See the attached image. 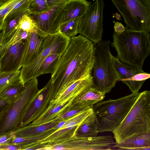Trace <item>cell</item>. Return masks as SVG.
<instances>
[{"label":"cell","instance_id":"6da1fadb","mask_svg":"<svg viewBox=\"0 0 150 150\" xmlns=\"http://www.w3.org/2000/svg\"><path fill=\"white\" fill-rule=\"evenodd\" d=\"M94 46L92 42L82 35L71 38L51 74L52 100L58 98L75 82L91 76Z\"/></svg>","mask_w":150,"mask_h":150},{"label":"cell","instance_id":"7a4b0ae2","mask_svg":"<svg viewBox=\"0 0 150 150\" xmlns=\"http://www.w3.org/2000/svg\"><path fill=\"white\" fill-rule=\"evenodd\" d=\"M112 37L111 45L119 60L131 67L142 69L150 53L149 33L126 29L120 34L114 32Z\"/></svg>","mask_w":150,"mask_h":150},{"label":"cell","instance_id":"3957f363","mask_svg":"<svg viewBox=\"0 0 150 150\" xmlns=\"http://www.w3.org/2000/svg\"><path fill=\"white\" fill-rule=\"evenodd\" d=\"M150 132V92L146 90L140 93L125 118L112 132L116 144Z\"/></svg>","mask_w":150,"mask_h":150},{"label":"cell","instance_id":"277c9868","mask_svg":"<svg viewBox=\"0 0 150 150\" xmlns=\"http://www.w3.org/2000/svg\"><path fill=\"white\" fill-rule=\"evenodd\" d=\"M111 43L107 40L94 45V63L91 74L93 87L105 93L111 91L119 79L114 56L110 52Z\"/></svg>","mask_w":150,"mask_h":150},{"label":"cell","instance_id":"5b68a950","mask_svg":"<svg viewBox=\"0 0 150 150\" xmlns=\"http://www.w3.org/2000/svg\"><path fill=\"white\" fill-rule=\"evenodd\" d=\"M140 93L98 102L93 109L98 123L99 132H113L122 122L139 97Z\"/></svg>","mask_w":150,"mask_h":150},{"label":"cell","instance_id":"8992f818","mask_svg":"<svg viewBox=\"0 0 150 150\" xmlns=\"http://www.w3.org/2000/svg\"><path fill=\"white\" fill-rule=\"evenodd\" d=\"M38 84L37 78L25 83L18 98L0 112V136L21 128L24 115L38 93Z\"/></svg>","mask_w":150,"mask_h":150},{"label":"cell","instance_id":"52a82bcc","mask_svg":"<svg viewBox=\"0 0 150 150\" xmlns=\"http://www.w3.org/2000/svg\"><path fill=\"white\" fill-rule=\"evenodd\" d=\"M122 16L126 28L150 32V0H111Z\"/></svg>","mask_w":150,"mask_h":150},{"label":"cell","instance_id":"ba28073f","mask_svg":"<svg viewBox=\"0 0 150 150\" xmlns=\"http://www.w3.org/2000/svg\"><path fill=\"white\" fill-rule=\"evenodd\" d=\"M70 40L71 38L59 32L45 36L38 56L30 63L22 67L21 81L24 84L25 82L40 76V68L44 59L52 53L62 55L68 46Z\"/></svg>","mask_w":150,"mask_h":150},{"label":"cell","instance_id":"9c48e42d","mask_svg":"<svg viewBox=\"0 0 150 150\" xmlns=\"http://www.w3.org/2000/svg\"><path fill=\"white\" fill-rule=\"evenodd\" d=\"M103 0H96L91 4L80 18L78 31L96 45L102 41L103 33Z\"/></svg>","mask_w":150,"mask_h":150},{"label":"cell","instance_id":"30bf717a","mask_svg":"<svg viewBox=\"0 0 150 150\" xmlns=\"http://www.w3.org/2000/svg\"><path fill=\"white\" fill-rule=\"evenodd\" d=\"M115 144L110 135L88 137L75 136L67 141L49 147L47 150H108L112 149Z\"/></svg>","mask_w":150,"mask_h":150},{"label":"cell","instance_id":"8fae6325","mask_svg":"<svg viewBox=\"0 0 150 150\" xmlns=\"http://www.w3.org/2000/svg\"><path fill=\"white\" fill-rule=\"evenodd\" d=\"M67 0L59 3L44 13L38 15L29 14L35 22L38 34L40 36L44 37L58 32L62 24L64 7Z\"/></svg>","mask_w":150,"mask_h":150},{"label":"cell","instance_id":"7c38bea8","mask_svg":"<svg viewBox=\"0 0 150 150\" xmlns=\"http://www.w3.org/2000/svg\"><path fill=\"white\" fill-rule=\"evenodd\" d=\"M115 66L118 73L119 79L126 84L132 93H138L144 81L150 77V74L142 69L134 67L121 62L114 57Z\"/></svg>","mask_w":150,"mask_h":150},{"label":"cell","instance_id":"4fadbf2b","mask_svg":"<svg viewBox=\"0 0 150 150\" xmlns=\"http://www.w3.org/2000/svg\"><path fill=\"white\" fill-rule=\"evenodd\" d=\"M52 90L50 80L38 93L30 105L21 124V128L28 125L39 117L47 108L52 99Z\"/></svg>","mask_w":150,"mask_h":150},{"label":"cell","instance_id":"5bb4252c","mask_svg":"<svg viewBox=\"0 0 150 150\" xmlns=\"http://www.w3.org/2000/svg\"><path fill=\"white\" fill-rule=\"evenodd\" d=\"M25 40L12 45L1 56L0 72L17 71L22 68Z\"/></svg>","mask_w":150,"mask_h":150},{"label":"cell","instance_id":"9a60e30c","mask_svg":"<svg viewBox=\"0 0 150 150\" xmlns=\"http://www.w3.org/2000/svg\"><path fill=\"white\" fill-rule=\"evenodd\" d=\"M44 37L37 32H29L25 41L22 63V67L32 62L40 52Z\"/></svg>","mask_w":150,"mask_h":150},{"label":"cell","instance_id":"2e32d148","mask_svg":"<svg viewBox=\"0 0 150 150\" xmlns=\"http://www.w3.org/2000/svg\"><path fill=\"white\" fill-rule=\"evenodd\" d=\"M92 86V77L91 76L75 82L58 98L51 100L55 103L62 104L67 102L72 103L78 95L87 88Z\"/></svg>","mask_w":150,"mask_h":150},{"label":"cell","instance_id":"e0dca14e","mask_svg":"<svg viewBox=\"0 0 150 150\" xmlns=\"http://www.w3.org/2000/svg\"><path fill=\"white\" fill-rule=\"evenodd\" d=\"M91 4V2L86 0H67L64 7L62 24L80 18L85 13Z\"/></svg>","mask_w":150,"mask_h":150},{"label":"cell","instance_id":"ac0fdd59","mask_svg":"<svg viewBox=\"0 0 150 150\" xmlns=\"http://www.w3.org/2000/svg\"><path fill=\"white\" fill-rule=\"evenodd\" d=\"M117 150H150V132L141 134L113 146Z\"/></svg>","mask_w":150,"mask_h":150},{"label":"cell","instance_id":"d6986e66","mask_svg":"<svg viewBox=\"0 0 150 150\" xmlns=\"http://www.w3.org/2000/svg\"><path fill=\"white\" fill-rule=\"evenodd\" d=\"M105 94L99 91L93 86H91L78 95L74 100L72 104L93 106L103 99Z\"/></svg>","mask_w":150,"mask_h":150},{"label":"cell","instance_id":"ffe728a7","mask_svg":"<svg viewBox=\"0 0 150 150\" xmlns=\"http://www.w3.org/2000/svg\"><path fill=\"white\" fill-rule=\"evenodd\" d=\"M60 121L53 119L42 124L33 125L30 124L14 132L15 137H27L35 136L54 127Z\"/></svg>","mask_w":150,"mask_h":150},{"label":"cell","instance_id":"44dd1931","mask_svg":"<svg viewBox=\"0 0 150 150\" xmlns=\"http://www.w3.org/2000/svg\"><path fill=\"white\" fill-rule=\"evenodd\" d=\"M98 123L93 111L79 126L75 136L77 137H88L97 136Z\"/></svg>","mask_w":150,"mask_h":150},{"label":"cell","instance_id":"7402d4cb","mask_svg":"<svg viewBox=\"0 0 150 150\" xmlns=\"http://www.w3.org/2000/svg\"><path fill=\"white\" fill-rule=\"evenodd\" d=\"M26 13L29 14L28 10L20 11L7 15L4 20L1 42L13 34L18 28L22 17Z\"/></svg>","mask_w":150,"mask_h":150},{"label":"cell","instance_id":"603a6c76","mask_svg":"<svg viewBox=\"0 0 150 150\" xmlns=\"http://www.w3.org/2000/svg\"><path fill=\"white\" fill-rule=\"evenodd\" d=\"M71 105L68 102L64 104H58L51 100L44 112L30 124L35 125L50 122L54 119L62 110Z\"/></svg>","mask_w":150,"mask_h":150},{"label":"cell","instance_id":"cb8c5ba5","mask_svg":"<svg viewBox=\"0 0 150 150\" xmlns=\"http://www.w3.org/2000/svg\"><path fill=\"white\" fill-rule=\"evenodd\" d=\"M56 126L35 136L27 137H15L8 143L22 145L24 146V150H27L31 145L38 143L54 132L57 129Z\"/></svg>","mask_w":150,"mask_h":150},{"label":"cell","instance_id":"d4e9b609","mask_svg":"<svg viewBox=\"0 0 150 150\" xmlns=\"http://www.w3.org/2000/svg\"><path fill=\"white\" fill-rule=\"evenodd\" d=\"M29 32L18 28L13 34L2 41L0 45V57L10 46L21 40H25Z\"/></svg>","mask_w":150,"mask_h":150},{"label":"cell","instance_id":"484cf974","mask_svg":"<svg viewBox=\"0 0 150 150\" xmlns=\"http://www.w3.org/2000/svg\"><path fill=\"white\" fill-rule=\"evenodd\" d=\"M24 84L20 81L8 87L0 92V96L11 102L16 100L22 90Z\"/></svg>","mask_w":150,"mask_h":150},{"label":"cell","instance_id":"4316f807","mask_svg":"<svg viewBox=\"0 0 150 150\" xmlns=\"http://www.w3.org/2000/svg\"><path fill=\"white\" fill-rule=\"evenodd\" d=\"M62 55L57 53L49 54L44 59L39 69L40 75L52 73Z\"/></svg>","mask_w":150,"mask_h":150},{"label":"cell","instance_id":"83f0119b","mask_svg":"<svg viewBox=\"0 0 150 150\" xmlns=\"http://www.w3.org/2000/svg\"><path fill=\"white\" fill-rule=\"evenodd\" d=\"M21 70L9 72H0V92L20 81Z\"/></svg>","mask_w":150,"mask_h":150},{"label":"cell","instance_id":"f1b7e54d","mask_svg":"<svg viewBox=\"0 0 150 150\" xmlns=\"http://www.w3.org/2000/svg\"><path fill=\"white\" fill-rule=\"evenodd\" d=\"M93 107L72 104L66 109L64 110L54 119L61 122Z\"/></svg>","mask_w":150,"mask_h":150},{"label":"cell","instance_id":"f546056e","mask_svg":"<svg viewBox=\"0 0 150 150\" xmlns=\"http://www.w3.org/2000/svg\"><path fill=\"white\" fill-rule=\"evenodd\" d=\"M79 19H74L62 24L58 32L70 38L75 36L78 33V25Z\"/></svg>","mask_w":150,"mask_h":150},{"label":"cell","instance_id":"4dcf8cb0","mask_svg":"<svg viewBox=\"0 0 150 150\" xmlns=\"http://www.w3.org/2000/svg\"><path fill=\"white\" fill-rule=\"evenodd\" d=\"M18 28L28 32H36L38 33L36 23L29 13L23 16L19 23Z\"/></svg>","mask_w":150,"mask_h":150},{"label":"cell","instance_id":"1f68e13d","mask_svg":"<svg viewBox=\"0 0 150 150\" xmlns=\"http://www.w3.org/2000/svg\"><path fill=\"white\" fill-rule=\"evenodd\" d=\"M50 8L45 0H33L28 11L29 14L38 15L44 13Z\"/></svg>","mask_w":150,"mask_h":150},{"label":"cell","instance_id":"d6a6232c","mask_svg":"<svg viewBox=\"0 0 150 150\" xmlns=\"http://www.w3.org/2000/svg\"><path fill=\"white\" fill-rule=\"evenodd\" d=\"M22 0H10L0 7V31L2 30L4 20L13 8Z\"/></svg>","mask_w":150,"mask_h":150},{"label":"cell","instance_id":"836d02e7","mask_svg":"<svg viewBox=\"0 0 150 150\" xmlns=\"http://www.w3.org/2000/svg\"><path fill=\"white\" fill-rule=\"evenodd\" d=\"M24 146L22 145L12 143H7L0 146V150H24Z\"/></svg>","mask_w":150,"mask_h":150},{"label":"cell","instance_id":"e575fe53","mask_svg":"<svg viewBox=\"0 0 150 150\" xmlns=\"http://www.w3.org/2000/svg\"><path fill=\"white\" fill-rule=\"evenodd\" d=\"M15 137L14 132L0 136V146L8 143L9 141Z\"/></svg>","mask_w":150,"mask_h":150},{"label":"cell","instance_id":"d590c367","mask_svg":"<svg viewBox=\"0 0 150 150\" xmlns=\"http://www.w3.org/2000/svg\"><path fill=\"white\" fill-rule=\"evenodd\" d=\"M114 32L118 34L122 33L126 29V27L121 23L119 22H114Z\"/></svg>","mask_w":150,"mask_h":150},{"label":"cell","instance_id":"8d00e7d4","mask_svg":"<svg viewBox=\"0 0 150 150\" xmlns=\"http://www.w3.org/2000/svg\"><path fill=\"white\" fill-rule=\"evenodd\" d=\"M11 102L0 96V112Z\"/></svg>","mask_w":150,"mask_h":150},{"label":"cell","instance_id":"74e56055","mask_svg":"<svg viewBox=\"0 0 150 150\" xmlns=\"http://www.w3.org/2000/svg\"><path fill=\"white\" fill-rule=\"evenodd\" d=\"M48 5L51 8L57 5L61 2L67 0H45Z\"/></svg>","mask_w":150,"mask_h":150},{"label":"cell","instance_id":"f35d334b","mask_svg":"<svg viewBox=\"0 0 150 150\" xmlns=\"http://www.w3.org/2000/svg\"><path fill=\"white\" fill-rule=\"evenodd\" d=\"M10 0H0V5L2 6Z\"/></svg>","mask_w":150,"mask_h":150},{"label":"cell","instance_id":"ab89813d","mask_svg":"<svg viewBox=\"0 0 150 150\" xmlns=\"http://www.w3.org/2000/svg\"><path fill=\"white\" fill-rule=\"evenodd\" d=\"M2 37V32L0 31V45L1 42V39Z\"/></svg>","mask_w":150,"mask_h":150},{"label":"cell","instance_id":"60d3db41","mask_svg":"<svg viewBox=\"0 0 150 150\" xmlns=\"http://www.w3.org/2000/svg\"></svg>","mask_w":150,"mask_h":150},{"label":"cell","instance_id":"b9f144b4","mask_svg":"<svg viewBox=\"0 0 150 150\" xmlns=\"http://www.w3.org/2000/svg\"><path fill=\"white\" fill-rule=\"evenodd\" d=\"M1 6V5H0V7Z\"/></svg>","mask_w":150,"mask_h":150}]
</instances>
